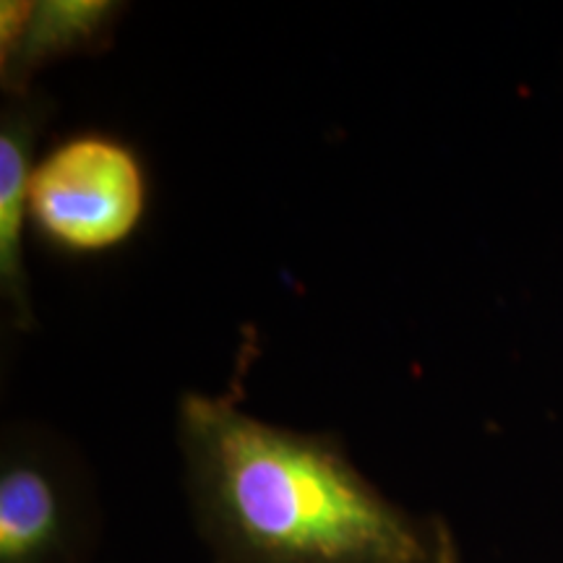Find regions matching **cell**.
I'll list each match as a JSON object with an SVG mask.
<instances>
[{
  "label": "cell",
  "instance_id": "obj_1",
  "mask_svg": "<svg viewBox=\"0 0 563 563\" xmlns=\"http://www.w3.org/2000/svg\"><path fill=\"white\" fill-rule=\"evenodd\" d=\"M178 446L214 563H462L446 519L391 501L340 435L274 426L235 391L183 394Z\"/></svg>",
  "mask_w": 563,
  "mask_h": 563
},
{
  "label": "cell",
  "instance_id": "obj_2",
  "mask_svg": "<svg viewBox=\"0 0 563 563\" xmlns=\"http://www.w3.org/2000/svg\"><path fill=\"white\" fill-rule=\"evenodd\" d=\"M146 209L150 175L115 133H68L34 165L30 230L68 256L121 249L141 230Z\"/></svg>",
  "mask_w": 563,
  "mask_h": 563
},
{
  "label": "cell",
  "instance_id": "obj_3",
  "mask_svg": "<svg viewBox=\"0 0 563 563\" xmlns=\"http://www.w3.org/2000/svg\"><path fill=\"white\" fill-rule=\"evenodd\" d=\"M91 496L53 433L9 426L0 443V563H81Z\"/></svg>",
  "mask_w": 563,
  "mask_h": 563
},
{
  "label": "cell",
  "instance_id": "obj_4",
  "mask_svg": "<svg viewBox=\"0 0 563 563\" xmlns=\"http://www.w3.org/2000/svg\"><path fill=\"white\" fill-rule=\"evenodd\" d=\"M125 3L112 0H3L0 3V87L30 95L34 76L53 63L110 47Z\"/></svg>",
  "mask_w": 563,
  "mask_h": 563
},
{
  "label": "cell",
  "instance_id": "obj_5",
  "mask_svg": "<svg viewBox=\"0 0 563 563\" xmlns=\"http://www.w3.org/2000/svg\"><path fill=\"white\" fill-rule=\"evenodd\" d=\"M53 115L42 91L5 97L0 110V295L16 329L34 327L24 241L30 230V186L40 139Z\"/></svg>",
  "mask_w": 563,
  "mask_h": 563
}]
</instances>
